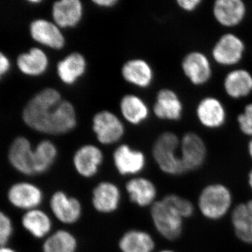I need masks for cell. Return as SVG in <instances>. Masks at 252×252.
Returning <instances> with one entry per match:
<instances>
[{
  "label": "cell",
  "instance_id": "1",
  "mask_svg": "<svg viewBox=\"0 0 252 252\" xmlns=\"http://www.w3.org/2000/svg\"><path fill=\"white\" fill-rule=\"evenodd\" d=\"M22 117L30 128L48 135L67 134L77 125L74 105L63 99L61 93L53 88L34 94L25 106Z\"/></svg>",
  "mask_w": 252,
  "mask_h": 252
},
{
  "label": "cell",
  "instance_id": "2",
  "mask_svg": "<svg viewBox=\"0 0 252 252\" xmlns=\"http://www.w3.org/2000/svg\"><path fill=\"white\" fill-rule=\"evenodd\" d=\"M180 147V137L170 131L162 132L154 142L152 157L162 173L172 177L187 173L181 158Z\"/></svg>",
  "mask_w": 252,
  "mask_h": 252
},
{
  "label": "cell",
  "instance_id": "3",
  "mask_svg": "<svg viewBox=\"0 0 252 252\" xmlns=\"http://www.w3.org/2000/svg\"><path fill=\"white\" fill-rule=\"evenodd\" d=\"M233 201V194L228 187L223 184L212 183L202 189L197 205L205 219L219 220L229 213Z\"/></svg>",
  "mask_w": 252,
  "mask_h": 252
},
{
  "label": "cell",
  "instance_id": "4",
  "mask_svg": "<svg viewBox=\"0 0 252 252\" xmlns=\"http://www.w3.org/2000/svg\"><path fill=\"white\" fill-rule=\"evenodd\" d=\"M149 209L151 220L157 233L167 241L178 240L183 233L185 220L178 212L162 198Z\"/></svg>",
  "mask_w": 252,
  "mask_h": 252
},
{
  "label": "cell",
  "instance_id": "5",
  "mask_svg": "<svg viewBox=\"0 0 252 252\" xmlns=\"http://www.w3.org/2000/svg\"><path fill=\"white\" fill-rule=\"evenodd\" d=\"M246 52V44L235 33H223L215 41L211 49L214 62L225 67H234L243 61Z\"/></svg>",
  "mask_w": 252,
  "mask_h": 252
},
{
  "label": "cell",
  "instance_id": "6",
  "mask_svg": "<svg viewBox=\"0 0 252 252\" xmlns=\"http://www.w3.org/2000/svg\"><path fill=\"white\" fill-rule=\"evenodd\" d=\"M49 205L52 217L63 225L76 224L82 218L84 208L81 200L64 190L54 191Z\"/></svg>",
  "mask_w": 252,
  "mask_h": 252
},
{
  "label": "cell",
  "instance_id": "7",
  "mask_svg": "<svg viewBox=\"0 0 252 252\" xmlns=\"http://www.w3.org/2000/svg\"><path fill=\"white\" fill-rule=\"evenodd\" d=\"M181 67L185 77L195 86L206 85L213 76L210 58L198 50L190 51L184 56Z\"/></svg>",
  "mask_w": 252,
  "mask_h": 252
},
{
  "label": "cell",
  "instance_id": "8",
  "mask_svg": "<svg viewBox=\"0 0 252 252\" xmlns=\"http://www.w3.org/2000/svg\"><path fill=\"white\" fill-rule=\"evenodd\" d=\"M180 153L186 172H193L206 161L207 148L203 137L196 132H186L180 139Z\"/></svg>",
  "mask_w": 252,
  "mask_h": 252
},
{
  "label": "cell",
  "instance_id": "9",
  "mask_svg": "<svg viewBox=\"0 0 252 252\" xmlns=\"http://www.w3.org/2000/svg\"><path fill=\"white\" fill-rule=\"evenodd\" d=\"M113 164L119 175L132 177L140 176L147 167V157L142 151L132 148L128 144L119 145L114 151Z\"/></svg>",
  "mask_w": 252,
  "mask_h": 252
},
{
  "label": "cell",
  "instance_id": "10",
  "mask_svg": "<svg viewBox=\"0 0 252 252\" xmlns=\"http://www.w3.org/2000/svg\"><path fill=\"white\" fill-rule=\"evenodd\" d=\"M91 200L94 211L100 215H112L122 205V189L112 181H101L93 189Z\"/></svg>",
  "mask_w": 252,
  "mask_h": 252
},
{
  "label": "cell",
  "instance_id": "11",
  "mask_svg": "<svg viewBox=\"0 0 252 252\" xmlns=\"http://www.w3.org/2000/svg\"><path fill=\"white\" fill-rule=\"evenodd\" d=\"M104 159L103 152L99 147L92 144H84L74 152L72 165L79 177L90 180L98 175Z\"/></svg>",
  "mask_w": 252,
  "mask_h": 252
},
{
  "label": "cell",
  "instance_id": "12",
  "mask_svg": "<svg viewBox=\"0 0 252 252\" xmlns=\"http://www.w3.org/2000/svg\"><path fill=\"white\" fill-rule=\"evenodd\" d=\"M9 203L18 210L25 212L40 208L44 202L42 189L31 182H18L10 187L7 192Z\"/></svg>",
  "mask_w": 252,
  "mask_h": 252
},
{
  "label": "cell",
  "instance_id": "13",
  "mask_svg": "<svg viewBox=\"0 0 252 252\" xmlns=\"http://www.w3.org/2000/svg\"><path fill=\"white\" fill-rule=\"evenodd\" d=\"M93 130L101 144L112 145L119 142L125 134L122 121L107 110L101 111L93 118Z\"/></svg>",
  "mask_w": 252,
  "mask_h": 252
},
{
  "label": "cell",
  "instance_id": "14",
  "mask_svg": "<svg viewBox=\"0 0 252 252\" xmlns=\"http://www.w3.org/2000/svg\"><path fill=\"white\" fill-rule=\"evenodd\" d=\"M197 120L203 127L217 130L225 125L227 110L224 104L215 96H205L199 100L195 107Z\"/></svg>",
  "mask_w": 252,
  "mask_h": 252
},
{
  "label": "cell",
  "instance_id": "15",
  "mask_svg": "<svg viewBox=\"0 0 252 252\" xmlns=\"http://www.w3.org/2000/svg\"><path fill=\"white\" fill-rule=\"evenodd\" d=\"M212 11L215 21L221 27L234 28L244 22L248 8L243 0H217Z\"/></svg>",
  "mask_w": 252,
  "mask_h": 252
},
{
  "label": "cell",
  "instance_id": "16",
  "mask_svg": "<svg viewBox=\"0 0 252 252\" xmlns=\"http://www.w3.org/2000/svg\"><path fill=\"white\" fill-rule=\"evenodd\" d=\"M125 190L131 203L140 208H150L158 200L157 185L148 177L140 175L129 179Z\"/></svg>",
  "mask_w": 252,
  "mask_h": 252
},
{
  "label": "cell",
  "instance_id": "17",
  "mask_svg": "<svg viewBox=\"0 0 252 252\" xmlns=\"http://www.w3.org/2000/svg\"><path fill=\"white\" fill-rule=\"evenodd\" d=\"M8 159L16 171L25 176H34V148L26 137H16L9 149Z\"/></svg>",
  "mask_w": 252,
  "mask_h": 252
},
{
  "label": "cell",
  "instance_id": "18",
  "mask_svg": "<svg viewBox=\"0 0 252 252\" xmlns=\"http://www.w3.org/2000/svg\"><path fill=\"white\" fill-rule=\"evenodd\" d=\"M30 34L38 44L54 50H61L65 46V38L61 28L48 20H34L30 25Z\"/></svg>",
  "mask_w": 252,
  "mask_h": 252
},
{
  "label": "cell",
  "instance_id": "19",
  "mask_svg": "<svg viewBox=\"0 0 252 252\" xmlns=\"http://www.w3.org/2000/svg\"><path fill=\"white\" fill-rule=\"evenodd\" d=\"M153 112L154 115L160 120L178 122L183 117V102L175 91L160 89L157 94Z\"/></svg>",
  "mask_w": 252,
  "mask_h": 252
},
{
  "label": "cell",
  "instance_id": "20",
  "mask_svg": "<svg viewBox=\"0 0 252 252\" xmlns=\"http://www.w3.org/2000/svg\"><path fill=\"white\" fill-rule=\"evenodd\" d=\"M223 88L230 98L240 99L249 97L252 94V73L245 68H233L223 78Z\"/></svg>",
  "mask_w": 252,
  "mask_h": 252
},
{
  "label": "cell",
  "instance_id": "21",
  "mask_svg": "<svg viewBox=\"0 0 252 252\" xmlns=\"http://www.w3.org/2000/svg\"><path fill=\"white\" fill-rule=\"evenodd\" d=\"M83 15L84 6L79 0H61L53 4V19L60 28L76 27L81 22Z\"/></svg>",
  "mask_w": 252,
  "mask_h": 252
},
{
  "label": "cell",
  "instance_id": "22",
  "mask_svg": "<svg viewBox=\"0 0 252 252\" xmlns=\"http://www.w3.org/2000/svg\"><path fill=\"white\" fill-rule=\"evenodd\" d=\"M21 225L30 235L38 240H44L54 231L52 217L41 208L25 212Z\"/></svg>",
  "mask_w": 252,
  "mask_h": 252
},
{
  "label": "cell",
  "instance_id": "23",
  "mask_svg": "<svg viewBox=\"0 0 252 252\" xmlns=\"http://www.w3.org/2000/svg\"><path fill=\"white\" fill-rule=\"evenodd\" d=\"M156 247L157 243L153 235L140 228L126 230L118 241L120 252H154Z\"/></svg>",
  "mask_w": 252,
  "mask_h": 252
},
{
  "label": "cell",
  "instance_id": "24",
  "mask_svg": "<svg viewBox=\"0 0 252 252\" xmlns=\"http://www.w3.org/2000/svg\"><path fill=\"white\" fill-rule=\"evenodd\" d=\"M122 74L127 83L142 89L148 88L154 80L153 69L142 59H132L124 63Z\"/></svg>",
  "mask_w": 252,
  "mask_h": 252
},
{
  "label": "cell",
  "instance_id": "25",
  "mask_svg": "<svg viewBox=\"0 0 252 252\" xmlns=\"http://www.w3.org/2000/svg\"><path fill=\"white\" fill-rule=\"evenodd\" d=\"M49 59L43 50L33 47L18 56L16 64L22 74L28 77H39L47 70Z\"/></svg>",
  "mask_w": 252,
  "mask_h": 252
},
{
  "label": "cell",
  "instance_id": "26",
  "mask_svg": "<svg viewBox=\"0 0 252 252\" xmlns=\"http://www.w3.org/2000/svg\"><path fill=\"white\" fill-rule=\"evenodd\" d=\"M86 67L85 57L80 53H72L58 63V76L63 84L73 85L85 74Z\"/></svg>",
  "mask_w": 252,
  "mask_h": 252
},
{
  "label": "cell",
  "instance_id": "27",
  "mask_svg": "<svg viewBox=\"0 0 252 252\" xmlns=\"http://www.w3.org/2000/svg\"><path fill=\"white\" fill-rule=\"evenodd\" d=\"M79 240L76 235L65 228L54 230L43 241L42 252H78Z\"/></svg>",
  "mask_w": 252,
  "mask_h": 252
},
{
  "label": "cell",
  "instance_id": "28",
  "mask_svg": "<svg viewBox=\"0 0 252 252\" xmlns=\"http://www.w3.org/2000/svg\"><path fill=\"white\" fill-rule=\"evenodd\" d=\"M59 150L54 142L43 140L34 148V175H42L49 171L57 160Z\"/></svg>",
  "mask_w": 252,
  "mask_h": 252
},
{
  "label": "cell",
  "instance_id": "29",
  "mask_svg": "<svg viewBox=\"0 0 252 252\" xmlns=\"http://www.w3.org/2000/svg\"><path fill=\"white\" fill-rule=\"evenodd\" d=\"M120 109L123 117L133 125H138L149 117L148 106L135 94H126L120 102Z\"/></svg>",
  "mask_w": 252,
  "mask_h": 252
},
{
  "label": "cell",
  "instance_id": "30",
  "mask_svg": "<svg viewBox=\"0 0 252 252\" xmlns=\"http://www.w3.org/2000/svg\"><path fill=\"white\" fill-rule=\"evenodd\" d=\"M232 226L239 240L252 245V233L248 220L246 203H240L232 210L230 214Z\"/></svg>",
  "mask_w": 252,
  "mask_h": 252
},
{
  "label": "cell",
  "instance_id": "31",
  "mask_svg": "<svg viewBox=\"0 0 252 252\" xmlns=\"http://www.w3.org/2000/svg\"><path fill=\"white\" fill-rule=\"evenodd\" d=\"M175 209L184 220L191 217L195 213V205L190 200L175 193H169L162 198Z\"/></svg>",
  "mask_w": 252,
  "mask_h": 252
},
{
  "label": "cell",
  "instance_id": "32",
  "mask_svg": "<svg viewBox=\"0 0 252 252\" xmlns=\"http://www.w3.org/2000/svg\"><path fill=\"white\" fill-rule=\"evenodd\" d=\"M239 130L244 135L252 137V102L247 104L237 117Z\"/></svg>",
  "mask_w": 252,
  "mask_h": 252
},
{
  "label": "cell",
  "instance_id": "33",
  "mask_svg": "<svg viewBox=\"0 0 252 252\" xmlns=\"http://www.w3.org/2000/svg\"><path fill=\"white\" fill-rule=\"evenodd\" d=\"M14 231L12 220L4 212L0 211V247L6 246Z\"/></svg>",
  "mask_w": 252,
  "mask_h": 252
},
{
  "label": "cell",
  "instance_id": "34",
  "mask_svg": "<svg viewBox=\"0 0 252 252\" xmlns=\"http://www.w3.org/2000/svg\"><path fill=\"white\" fill-rule=\"evenodd\" d=\"M177 6L182 11L191 13L196 11L203 3L202 0H177Z\"/></svg>",
  "mask_w": 252,
  "mask_h": 252
},
{
  "label": "cell",
  "instance_id": "35",
  "mask_svg": "<svg viewBox=\"0 0 252 252\" xmlns=\"http://www.w3.org/2000/svg\"><path fill=\"white\" fill-rule=\"evenodd\" d=\"M11 69V63L9 58L0 51V80L4 77Z\"/></svg>",
  "mask_w": 252,
  "mask_h": 252
},
{
  "label": "cell",
  "instance_id": "36",
  "mask_svg": "<svg viewBox=\"0 0 252 252\" xmlns=\"http://www.w3.org/2000/svg\"><path fill=\"white\" fill-rule=\"evenodd\" d=\"M119 2L118 0H94L93 3L102 8H112Z\"/></svg>",
  "mask_w": 252,
  "mask_h": 252
},
{
  "label": "cell",
  "instance_id": "37",
  "mask_svg": "<svg viewBox=\"0 0 252 252\" xmlns=\"http://www.w3.org/2000/svg\"><path fill=\"white\" fill-rule=\"evenodd\" d=\"M245 203H246L247 210H248V223L252 232V199Z\"/></svg>",
  "mask_w": 252,
  "mask_h": 252
},
{
  "label": "cell",
  "instance_id": "38",
  "mask_svg": "<svg viewBox=\"0 0 252 252\" xmlns=\"http://www.w3.org/2000/svg\"><path fill=\"white\" fill-rule=\"evenodd\" d=\"M0 252H18L14 249L9 248L7 246L0 247Z\"/></svg>",
  "mask_w": 252,
  "mask_h": 252
},
{
  "label": "cell",
  "instance_id": "39",
  "mask_svg": "<svg viewBox=\"0 0 252 252\" xmlns=\"http://www.w3.org/2000/svg\"><path fill=\"white\" fill-rule=\"evenodd\" d=\"M248 152L249 156L252 160V137L250 139L248 143Z\"/></svg>",
  "mask_w": 252,
  "mask_h": 252
},
{
  "label": "cell",
  "instance_id": "40",
  "mask_svg": "<svg viewBox=\"0 0 252 252\" xmlns=\"http://www.w3.org/2000/svg\"><path fill=\"white\" fill-rule=\"evenodd\" d=\"M248 182L249 187H250V188L251 189L252 191V167L248 173Z\"/></svg>",
  "mask_w": 252,
  "mask_h": 252
},
{
  "label": "cell",
  "instance_id": "41",
  "mask_svg": "<svg viewBox=\"0 0 252 252\" xmlns=\"http://www.w3.org/2000/svg\"><path fill=\"white\" fill-rule=\"evenodd\" d=\"M157 252H177L175 250H170V249H163V250H159Z\"/></svg>",
  "mask_w": 252,
  "mask_h": 252
},
{
  "label": "cell",
  "instance_id": "42",
  "mask_svg": "<svg viewBox=\"0 0 252 252\" xmlns=\"http://www.w3.org/2000/svg\"><path fill=\"white\" fill-rule=\"evenodd\" d=\"M30 2L32 3V4H39V3L41 2V1H39V0H32V1H30Z\"/></svg>",
  "mask_w": 252,
  "mask_h": 252
}]
</instances>
